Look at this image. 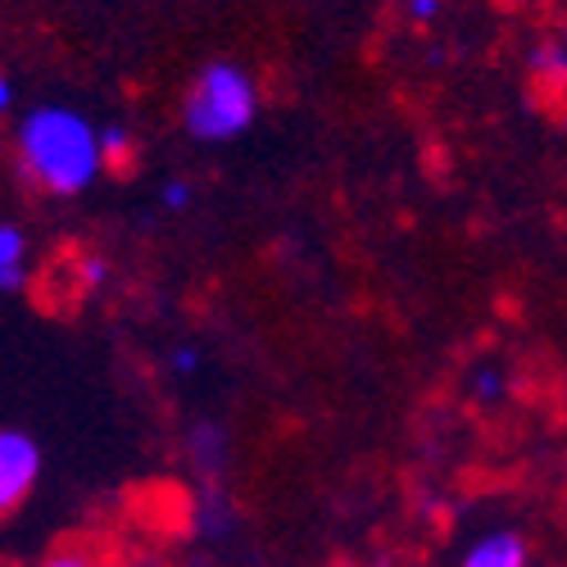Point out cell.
<instances>
[{
  "instance_id": "3",
  "label": "cell",
  "mask_w": 567,
  "mask_h": 567,
  "mask_svg": "<svg viewBox=\"0 0 567 567\" xmlns=\"http://www.w3.org/2000/svg\"><path fill=\"white\" fill-rule=\"evenodd\" d=\"M41 477V445L28 432H0V517L14 513Z\"/></svg>"
},
{
  "instance_id": "15",
  "label": "cell",
  "mask_w": 567,
  "mask_h": 567,
  "mask_svg": "<svg viewBox=\"0 0 567 567\" xmlns=\"http://www.w3.org/2000/svg\"><path fill=\"white\" fill-rule=\"evenodd\" d=\"M495 377H499V372H482V382H477V391H482V395H495V391H499Z\"/></svg>"
},
{
  "instance_id": "2",
  "label": "cell",
  "mask_w": 567,
  "mask_h": 567,
  "mask_svg": "<svg viewBox=\"0 0 567 567\" xmlns=\"http://www.w3.org/2000/svg\"><path fill=\"white\" fill-rule=\"evenodd\" d=\"M255 118H259V86L236 60L205 64L182 96V123L205 146H223V141L246 136Z\"/></svg>"
},
{
  "instance_id": "9",
  "label": "cell",
  "mask_w": 567,
  "mask_h": 567,
  "mask_svg": "<svg viewBox=\"0 0 567 567\" xmlns=\"http://www.w3.org/2000/svg\"><path fill=\"white\" fill-rule=\"evenodd\" d=\"M186 200H192V186H186V182H168L164 186V205L168 209H186Z\"/></svg>"
},
{
  "instance_id": "1",
  "label": "cell",
  "mask_w": 567,
  "mask_h": 567,
  "mask_svg": "<svg viewBox=\"0 0 567 567\" xmlns=\"http://www.w3.org/2000/svg\"><path fill=\"white\" fill-rule=\"evenodd\" d=\"M19 164L51 196H82L105 168L101 127L69 105H37L19 123Z\"/></svg>"
},
{
  "instance_id": "10",
  "label": "cell",
  "mask_w": 567,
  "mask_h": 567,
  "mask_svg": "<svg viewBox=\"0 0 567 567\" xmlns=\"http://www.w3.org/2000/svg\"><path fill=\"white\" fill-rule=\"evenodd\" d=\"M409 6V14L417 19V23H432L436 14H441V0H404Z\"/></svg>"
},
{
  "instance_id": "4",
  "label": "cell",
  "mask_w": 567,
  "mask_h": 567,
  "mask_svg": "<svg viewBox=\"0 0 567 567\" xmlns=\"http://www.w3.org/2000/svg\"><path fill=\"white\" fill-rule=\"evenodd\" d=\"M463 567H527V540L517 532H486L463 554Z\"/></svg>"
},
{
  "instance_id": "6",
  "label": "cell",
  "mask_w": 567,
  "mask_h": 567,
  "mask_svg": "<svg viewBox=\"0 0 567 567\" xmlns=\"http://www.w3.org/2000/svg\"><path fill=\"white\" fill-rule=\"evenodd\" d=\"M192 458L200 472H209V477H218L223 463H227V436L218 422H200V427L192 432Z\"/></svg>"
},
{
  "instance_id": "13",
  "label": "cell",
  "mask_w": 567,
  "mask_h": 567,
  "mask_svg": "<svg viewBox=\"0 0 567 567\" xmlns=\"http://www.w3.org/2000/svg\"><path fill=\"white\" fill-rule=\"evenodd\" d=\"M10 105H14V82L0 73V114H10Z\"/></svg>"
},
{
  "instance_id": "12",
  "label": "cell",
  "mask_w": 567,
  "mask_h": 567,
  "mask_svg": "<svg viewBox=\"0 0 567 567\" xmlns=\"http://www.w3.org/2000/svg\"><path fill=\"white\" fill-rule=\"evenodd\" d=\"M82 281H91V287H101V281H105V264H101V259L82 264Z\"/></svg>"
},
{
  "instance_id": "7",
  "label": "cell",
  "mask_w": 567,
  "mask_h": 567,
  "mask_svg": "<svg viewBox=\"0 0 567 567\" xmlns=\"http://www.w3.org/2000/svg\"><path fill=\"white\" fill-rule=\"evenodd\" d=\"M532 73H536L540 82H558V86H567V45H563V41H545V45H536V51H532Z\"/></svg>"
},
{
  "instance_id": "5",
  "label": "cell",
  "mask_w": 567,
  "mask_h": 567,
  "mask_svg": "<svg viewBox=\"0 0 567 567\" xmlns=\"http://www.w3.org/2000/svg\"><path fill=\"white\" fill-rule=\"evenodd\" d=\"M28 281V231L19 223H0V296Z\"/></svg>"
},
{
  "instance_id": "11",
  "label": "cell",
  "mask_w": 567,
  "mask_h": 567,
  "mask_svg": "<svg viewBox=\"0 0 567 567\" xmlns=\"http://www.w3.org/2000/svg\"><path fill=\"white\" fill-rule=\"evenodd\" d=\"M200 368V350H192V346H182L177 354H173V372H196Z\"/></svg>"
},
{
  "instance_id": "14",
  "label": "cell",
  "mask_w": 567,
  "mask_h": 567,
  "mask_svg": "<svg viewBox=\"0 0 567 567\" xmlns=\"http://www.w3.org/2000/svg\"><path fill=\"white\" fill-rule=\"evenodd\" d=\"M41 567H91V563H86V558H78V554H60V558L41 563Z\"/></svg>"
},
{
  "instance_id": "8",
  "label": "cell",
  "mask_w": 567,
  "mask_h": 567,
  "mask_svg": "<svg viewBox=\"0 0 567 567\" xmlns=\"http://www.w3.org/2000/svg\"><path fill=\"white\" fill-rule=\"evenodd\" d=\"M101 151H105V164H118L132 151V136L118 132V127H101Z\"/></svg>"
}]
</instances>
